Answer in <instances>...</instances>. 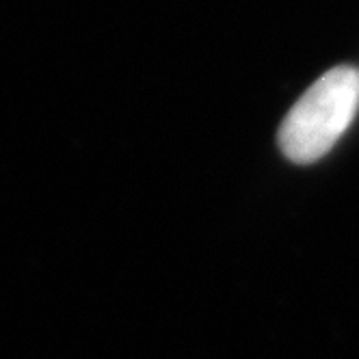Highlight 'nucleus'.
<instances>
[{
    "label": "nucleus",
    "mask_w": 359,
    "mask_h": 359,
    "mask_svg": "<svg viewBox=\"0 0 359 359\" xmlns=\"http://www.w3.org/2000/svg\"><path fill=\"white\" fill-rule=\"evenodd\" d=\"M359 107V69L333 67L307 89L279 128V147L292 163L323 158L355 119Z\"/></svg>",
    "instance_id": "obj_1"
}]
</instances>
